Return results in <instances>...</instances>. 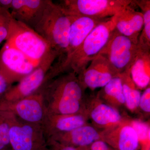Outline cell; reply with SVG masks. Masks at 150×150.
<instances>
[{
	"mask_svg": "<svg viewBox=\"0 0 150 150\" xmlns=\"http://www.w3.org/2000/svg\"><path fill=\"white\" fill-rule=\"evenodd\" d=\"M130 123L137 133L140 143L150 142V129L149 123L138 120L130 121Z\"/></svg>",
	"mask_w": 150,
	"mask_h": 150,
	"instance_id": "d4e9b609",
	"label": "cell"
},
{
	"mask_svg": "<svg viewBox=\"0 0 150 150\" xmlns=\"http://www.w3.org/2000/svg\"><path fill=\"white\" fill-rule=\"evenodd\" d=\"M138 49L131 66V79L139 89L147 88L150 83V47L138 45Z\"/></svg>",
	"mask_w": 150,
	"mask_h": 150,
	"instance_id": "d6986e66",
	"label": "cell"
},
{
	"mask_svg": "<svg viewBox=\"0 0 150 150\" xmlns=\"http://www.w3.org/2000/svg\"><path fill=\"white\" fill-rule=\"evenodd\" d=\"M131 5L111 18L118 32L137 44L144 26V19L142 13L135 10Z\"/></svg>",
	"mask_w": 150,
	"mask_h": 150,
	"instance_id": "2e32d148",
	"label": "cell"
},
{
	"mask_svg": "<svg viewBox=\"0 0 150 150\" xmlns=\"http://www.w3.org/2000/svg\"><path fill=\"white\" fill-rule=\"evenodd\" d=\"M16 118V116L11 112L0 110V150L11 149L9 132Z\"/></svg>",
	"mask_w": 150,
	"mask_h": 150,
	"instance_id": "603a6c76",
	"label": "cell"
},
{
	"mask_svg": "<svg viewBox=\"0 0 150 150\" xmlns=\"http://www.w3.org/2000/svg\"><path fill=\"white\" fill-rule=\"evenodd\" d=\"M133 2L132 0H64L59 4L69 16L105 19L114 16Z\"/></svg>",
	"mask_w": 150,
	"mask_h": 150,
	"instance_id": "5b68a950",
	"label": "cell"
},
{
	"mask_svg": "<svg viewBox=\"0 0 150 150\" xmlns=\"http://www.w3.org/2000/svg\"><path fill=\"white\" fill-rule=\"evenodd\" d=\"M49 150V149H48V148H47V149H43V150Z\"/></svg>",
	"mask_w": 150,
	"mask_h": 150,
	"instance_id": "4dcf8cb0",
	"label": "cell"
},
{
	"mask_svg": "<svg viewBox=\"0 0 150 150\" xmlns=\"http://www.w3.org/2000/svg\"><path fill=\"white\" fill-rule=\"evenodd\" d=\"M101 140L114 150H138L140 143L130 121L123 120L117 126L101 132Z\"/></svg>",
	"mask_w": 150,
	"mask_h": 150,
	"instance_id": "4fadbf2b",
	"label": "cell"
},
{
	"mask_svg": "<svg viewBox=\"0 0 150 150\" xmlns=\"http://www.w3.org/2000/svg\"><path fill=\"white\" fill-rule=\"evenodd\" d=\"M85 89L76 74L69 72L48 81L39 90L46 113L71 114L84 112Z\"/></svg>",
	"mask_w": 150,
	"mask_h": 150,
	"instance_id": "6da1fadb",
	"label": "cell"
},
{
	"mask_svg": "<svg viewBox=\"0 0 150 150\" xmlns=\"http://www.w3.org/2000/svg\"><path fill=\"white\" fill-rule=\"evenodd\" d=\"M69 16L71 17V24L69 45L67 54L63 59L69 56L74 52L93 30L106 19H98L88 17L76 16Z\"/></svg>",
	"mask_w": 150,
	"mask_h": 150,
	"instance_id": "e0dca14e",
	"label": "cell"
},
{
	"mask_svg": "<svg viewBox=\"0 0 150 150\" xmlns=\"http://www.w3.org/2000/svg\"><path fill=\"white\" fill-rule=\"evenodd\" d=\"M12 86L0 70V100Z\"/></svg>",
	"mask_w": 150,
	"mask_h": 150,
	"instance_id": "83f0119b",
	"label": "cell"
},
{
	"mask_svg": "<svg viewBox=\"0 0 150 150\" xmlns=\"http://www.w3.org/2000/svg\"><path fill=\"white\" fill-rule=\"evenodd\" d=\"M12 0H0V8L9 11L11 8Z\"/></svg>",
	"mask_w": 150,
	"mask_h": 150,
	"instance_id": "f546056e",
	"label": "cell"
},
{
	"mask_svg": "<svg viewBox=\"0 0 150 150\" xmlns=\"http://www.w3.org/2000/svg\"><path fill=\"white\" fill-rule=\"evenodd\" d=\"M98 94L105 102L115 108L125 105L122 81L119 75L112 79Z\"/></svg>",
	"mask_w": 150,
	"mask_h": 150,
	"instance_id": "ffe728a7",
	"label": "cell"
},
{
	"mask_svg": "<svg viewBox=\"0 0 150 150\" xmlns=\"http://www.w3.org/2000/svg\"><path fill=\"white\" fill-rule=\"evenodd\" d=\"M6 42L38 64L55 51L51 48L48 42L34 30L13 18L10 34Z\"/></svg>",
	"mask_w": 150,
	"mask_h": 150,
	"instance_id": "277c9868",
	"label": "cell"
},
{
	"mask_svg": "<svg viewBox=\"0 0 150 150\" xmlns=\"http://www.w3.org/2000/svg\"><path fill=\"white\" fill-rule=\"evenodd\" d=\"M134 3L142 10L144 19V26L137 44L150 47V1L135 0Z\"/></svg>",
	"mask_w": 150,
	"mask_h": 150,
	"instance_id": "7402d4cb",
	"label": "cell"
},
{
	"mask_svg": "<svg viewBox=\"0 0 150 150\" xmlns=\"http://www.w3.org/2000/svg\"><path fill=\"white\" fill-rule=\"evenodd\" d=\"M38 65L8 42L0 50V70L12 85L32 72Z\"/></svg>",
	"mask_w": 150,
	"mask_h": 150,
	"instance_id": "9c48e42d",
	"label": "cell"
},
{
	"mask_svg": "<svg viewBox=\"0 0 150 150\" xmlns=\"http://www.w3.org/2000/svg\"><path fill=\"white\" fill-rule=\"evenodd\" d=\"M48 139L67 146L84 148L96 141L101 140V132L95 127L87 123L69 132L57 134Z\"/></svg>",
	"mask_w": 150,
	"mask_h": 150,
	"instance_id": "ac0fdd59",
	"label": "cell"
},
{
	"mask_svg": "<svg viewBox=\"0 0 150 150\" xmlns=\"http://www.w3.org/2000/svg\"><path fill=\"white\" fill-rule=\"evenodd\" d=\"M118 76L107 58L100 54L93 59L86 69L77 76L85 88L94 90L103 88L112 79Z\"/></svg>",
	"mask_w": 150,
	"mask_h": 150,
	"instance_id": "8fae6325",
	"label": "cell"
},
{
	"mask_svg": "<svg viewBox=\"0 0 150 150\" xmlns=\"http://www.w3.org/2000/svg\"><path fill=\"white\" fill-rule=\"evenodd\" d=\"M11 150V149H8V150Z\"/></svg>",
	"mask_w": 150,
	"mask_h": 150,
	"instance_id": "1f68e13d",
	"label": "cell"
},
{
	"mask_svg": "<svg viewBox=\"0 0 150 150\" xmlns=\"http://www.w3.org/2000/svg\"></svg>",
	"mask_w": 150,
	"mask_h": 150,
	"instance_id": "d6a6232c",
	"label": "cell"
},
{
	"mask_svg": "<svg viewBox=\"0 0 150 150\" xmlns=\"http://www.w3.org/2000/svg\"><path fill=\"white\" fill-rule=\"evenodd\" d=\"M48 0H12V17L34 30L40 21Z\"/></svg>",
	"mask_w": 150,
	"mask_h": 150,
	"instance_id": "9a60e30c",
	"label": "cell"
},
{
	"mask_svg": "<svg viewBox=\"0 0 150 150\" xmlns=\"http://www.w3.org/2000/svg\"><path fill=\"white\" fill-rule=\"evenodd\" d=\"M115 29L111 18L100 23L74 52L54 64L49 72L51 79L69 72H73L77 76L81 74L92 60L99 55Z\"/></svg>",
	"mask_w": 150,
	"mask_h": 150,
	"instance_id": "7a4b0ae2",
	"label": "cell"
},
{
	"mask_svg": "<svg viewBox=\"0 0 150 150\" xmlns=\"http://www.w3.org/2000/svg\"><path fill=\"white\" fill-rule=\"evenodd\" d=\"M12 20L9 11L0 8V44L8 39Z\"/></svg>",
	"mask_w": 150,
	"mask_h": 150,
	"instance_id": "cb8c5ba5",
	"label": "cell"
},
{
	"mask_svg": "<svg viewBox=\"0 0 150 150\" xmlns=\"http://www.w3.org/2000/svg\"><path fill=\"white\" fill-rule=\"evenodd\" d=\"M0 110L11 112L25 122L41 125L46 113L43 93L40 90L16 101L1 100Z\"/></svg>",
	"mask_w": 150,
	"mask_h": 150,
	"instance_id": "30bf717a",
	"label": "cell"
},
{
	"mask_svg": "<svg viewBox=\"0 0 150 150\" xmlns=\"http://www.w3.org/2000/svg\"><path fill=\"white\" fill-rule=\"evenodd\" d=\"M119 76L122 81L125 105L131 111H135L139 107L142 93L132 80L130 72Z\"/></svg>",
	"mask_w": 150,
	"mask_h": 150,
	"instance_id": "44dd1931",
	"label": "cell"
},
{
	"mask_svg": "<svg viewBox=\"0 0 150 150\" xmlns=\"http://www.w3.org/2000/svg\"><path fill=\"white\" fill-rule=\"evenodd\" d=\"M138 46L115 29L99 55L106 57L118 75L130 72Z\"/></svg>",
	"mask_w": 150,
	"mask_h": 150,
	"instance_id": "8992f818",
	"label": "cell"
},
{
	"mask_svg": "<svg viewBox=\"0 0 150 150\" xmlns=\"http://www.w3.org/2000/svg\"><path fill=\"white\" fill-rule=\"evenodd\" d=\"M12 150H42L48 148L41 124L25 122L16 117L9 132Z\"/></svg>",
	"mask_w": 150,
	"mask_h": 150,
	"instance_id": "ba28073f",
	"label": "cell"
},
{
	"mask_svg": "<svg viewBox=\"0 0 150 150\" xmlns=\"http://www.w3.org/2000/svg\"><path fill=\"white\" fill-rule=\"evenodd\" d=\"M87 102L85 103L84 112L96 127L105 130L117 126L123 121L117 109L105 102L98 94Z\"/></svg>",
	"mask_w": 150,
	"mask_h": 150,
	"instance_id": "7c38bea8",
	"label": "cell"
},
{
	"mask_svg": "<svg viewBox=\"0 0 150 150\" xmlns=\"http://www.w3.org/2000/svg\"><path fill=\"white\" fill-rule=\"evenodd\" d=\"M47 146L49 150H85L86 147L76 148L63 144L54 140L47 139Z\"/></svg>",
	"mask_w": 150,
	"mask_h": 150,
	"instance_id": "4316f807",
	"label": "cell"
},
{
	"mask_svg": "<svg viewBox=\"0 0 150 150\" xmlns=\"http://www.w3.org/2000/svg\"><path fill=\"white\" fill-rule=\"evenodd\" d=\"M71 24V17L63 8L48 0L42 18L34 29L58 53L59 61L67 54Z\"/></svg>",
	"mask_w": 150,
	"mask_h": 150,
	"instance_id": "3957f363",
	"label": "cell"
},
{
	"mask_svg": "<svg viewBox=\"0 0 150 150\" xmlns=\"http://www.w3.org/2000/svg\"><path fill=\"white\" fill-rule=\"evenodd\" d=\"M59 57L56 51H53L38 64L32 72L23 78L16 85L12 86L1 100L16 101L38 91L47 82L48 72Z\"/></svg>",
	"mask_w": 150,
	"mask_h": 150,
	"instance_id": "52a82bcc",
	"label": "cell"
},
{
	"mask_svg": "<svg viewBox=\"0 0 150 150\" xmlns=\"http://www.w3.org/2000/svg\"><path fill=\"white\" fill-rule=\"evenodd\" d=\"M88 119L84 112L71 114L46 113L41 126L47 140L87 124Z\"/></svg>",
	"mask_w": 150,
	"mask_h": 150,
	"instance_id": "5bb4252c",
	"label": "cell"
},
{
	"mask_svg": "<svg viewBox=\"0 0 150 150\" xmlns=\"http://www.w3.org/2000/svg\"><path fill=\"white\" fill-rule=\"evenodd\" d=\"M106 142L102 140L96 141L87 147L86 150H113Z\"/></svg>",
	"mask_w": 150,
	"mask_h": 150,
	"instance_id": "f1b7e54d",
	"label": "cell"
},
{
	"mask_svg": "<svg viewBox=\"0 0 150 150\" xmlns=\"http://www.w3.org/2000/svg\"><path fill=\"white\" fill-rule=\"evenodd\" d=\"M139 107L144 112H150V88L148 87L142 94L140 98Z\"/></svg>",
	"mask_w": 150,
	"mask_h": 150,
	"instance_id": "484cf974",
	"label": "cell"
}]
</instances>
